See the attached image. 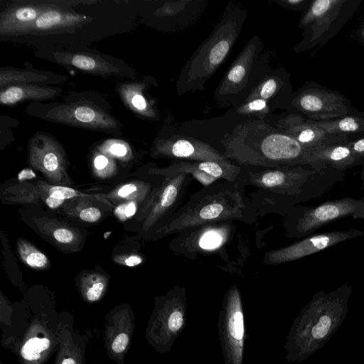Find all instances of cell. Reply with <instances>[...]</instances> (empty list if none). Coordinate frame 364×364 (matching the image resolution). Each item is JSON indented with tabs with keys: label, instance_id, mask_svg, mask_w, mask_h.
Instances as JSON below:
<instances>
[{
	"label": "cell",
	"instance_id": "cell-1",
	"mask_svg": "<svg viewBox=\"0 0 364 364\" xmlns=\"http://www.w3.org/2000/svg\"><path fill=\"white\" fill-rule=\"evenodd\" d=\"M224 156L240 164L267 168L306 165V151L293 138L263 119L237 125L221 139Z\"/></svg>",
	"mask_w": 364,
	"mask_h": 364
},
{
	"label": "cell",
	"instance_id": "cell-2",
	"mask_svg": "<svg viewBox=\"0 0 364 364\" xmlns=\"http://www.w3.org/2000/svg\"><path fill=\"white\" fill-rule=\"evenodd\" d=\"M352 289L345 284L330 293L321 291L302 308L285 344L286 358L301 362L322 348L345 320Z\"/></svg>",
	"mask_w": 364,
	"mask_h": 364
},
{
	"label": "cell",
	"instance_id": "cell-3",
	"mask_svg": "<svg viewBox=\"0 0 364 364\" xmlns=\"http://www.w3.org/2000/svg\"><path fill=\"white\" fill-rule=\"evenodd\" d=\"M245 16L240 9L227 11L208 38L183 67L177 81V92L202 90L205 82L223 63L235 42Z\"/></svg>",
	"mask_w": 364,
	"mask_h": 364
},
{
	"label": "cell",
	"instance_id": "cell-4",
	"mask_svg": "<svg viewBox=\"0 0 364 364\" xmlns=\"http://www.w3.org/2000/svg\"><path fill=\"white\" fill-rule=\"evenodd\" d=\"M210 186L193 196L158 232L165 236L212 223L241 218L245 206L237 190L222 186Z\"/></svg>",
	"mask_w": 364,
	"mask_h": 364
},
{
	"label": "cell",
	"instance_id": "cell-5",
	"mask_svg": "<svg viewBox=\"0 0 364 364\" xmlns=\"http://www.w3.org/2000/svg\"><path fill=\"white\" fill-rule=\"evenodd\" d=\"M220 346L225 364H242L245 326L242 299L237 287L224 298L218 320Z\"/></svg>",
	"mask_w": 364,
	"mask_h": 364
},
{
	"label": "cell",
	"instance_id": "cell-6",
	"mask_svg": "<svg viewBox=\"0 0 364 364\" xmlns=\"http://www.w3.org/2000/svg\"><path fill=\"white\" fill-rule=\"evenodd\" d=\"M290 102L301 113L299 114L315 122L336 119L353 110L347 98L317 85H305L292 97Z\"/></svg>",
	"mask_w": 364,
	"mask_h": 364
},
{
	"label": "cell",
	"instance_id": "cell-7",
	"mask_svg": "<svg viewBox=\"0 0 364 364\" xmlns=\"http://www.w3.org/2000/svg\"><path fill=\"white\" fill-rule=\"evenodd\" d=\"M28 162L55 185L70 184L64 149L50 134L38 132L30 139Z\"/></svg>",
	"mask_w": 364,
	"mask_h": 364
},
{
	"label": "cell",
	"instance_id": "cell-8",
	"mask_svg": "<svg viewBox=\"0 0 364 364\" xmlns=\"http://www.w3.org/2000/svg\"><path fill=\"white\" fill-rule=\"evenodd\" d=\"M47 120L107 133L119 132L121 124L102 109L85 103L59 104L46 109Z\"/></svg>",
	"mask_w": 364,
	"mask_h": 364
},
{
	"label": "cell",
	"instance_id": "cell-9",
	"mask_svg": "<svg viewBox=\"0 0 364 364\" xmlns=\"http://www.w3.org/2000/svg\"><path fill=\"white\" fill-rule=\"evenodd\" d=\"M363 234L364 232L359 230L350 229L314 235L289 245L268 252L264 259L266 264L271 265L292 262Z\"/></svg>",
	"mask_w": 364,
	"mask_h": 364
},
{
	"label": "cell",
	"instance_id": "cell-10",
	"mask_svg": "<svg viewBox=\"0 0 364 364\" xmlns=\"http://www.w3.org/2000/svg\"><path fill=\"white\" fill-rule=\"evenodd\" d=\"M152 154L156 157L191 161H230L208 144L191 136L180 135L156 140L152 148Z\"/></svg>",
	"mask_w": 364,
	"mask_h": 364
},
{
	"label": "cell",
	"instance_id": "cell-11",
	"mask_svg": "<svg viewBox=\"0 0 364 364\" xmlns=\"http://www.w3.org/2000/svg\"><path fill=\"white\" fill-rule=\"evenodd\" d=\"M262 48L259 38L256 36L252 37L218 85L215 93L218 102L230 101L244 90Z\"/></svg>",
	"mask_w": 364,
	"mask_h": 364
},
{
	"label": "cell",
	"instance_id": "cell-12",
	"mask_svg": "<svg viewBox=\"0 0 364 364\" xmlns=\"http://www.w3.org/2000/svg\"><path fill=\"white\" fill-rule=\"evenodd\" d=\"M46 58L56 63L72 66L88 73L102 76L133 77L130 68L119 65V62L109 60L97 53L83 50H52L48 51Z\"/></svg>",
	"mask_w": 364,
	"mask_h": 364
},
{
	"label": "cell",
	"instance_id": "cell-13",
	"mask_svg": "<svg viewBox=\"0 0 364 364\" xmlns=\"http://www.w3.org/2000/svg\"><path fill=\"white\" fill-rule=\"evenodd\" d=\"M275 127L295 139L307 152L316 147L349 141L327 133L315 121L299 114L289 113L275 122Z\"/></svg>",
	"mask_w": 364,
	"mask_h": 364
},
{
	"label": "cell",
	"instance_id": "cell-14",
	"mask_svg": "<svg viewBox=\"0 0 364 364\" xmlns=\"http://www.w3.org/2000/svg\"><path fill=\"white\" fill-rule=\"evenodd\" d=\"M190 175L178 173L166 176L162 185L150 197L145 207L146 216L143 229L149 230L173 208L179 205Z\"/></svg>",
	"mask_w": 364,
	"mask_h": 364
},
{
	"label": "cell",
	"instance_id": "cell-15",
	"mask_svg": "<svg viewBox=\"0 0 364 364\" xmlns=\"http://www.w3.org/2000/svg\"><path fill=\"white\" fill-rule=\"evenodd\" d=\"M240 171V167L231 161H181L173 162L165 168L156 169L154 172L166 176L178 173L188 174L206 188L220 179L233 182Z\"/></svg>",
	"mask_w": 364,
	"mask_h": 364
},
{
	"label": "cell",
	"instance_id": "cell-16",
	"mask_svg": "<svg viewBox=\"0 0 364 364\" xmlns=\"http://www.w3.org/2000/svg\"><path fill=\"white\" fill-rule=\"evenodd\" d=\"M363 208L364 199L343 198L326 201L306 210L299 219L296 230L301 234L311 233L336 220L353 217L356 211Z\"/></svg>",
	"mask_w": 364,
	"mask_h": 364
},
{
	"label": "cell",
	"instance_id": "cell-17",
	"mask_svg": "<svg viewBox=\"0 0 364 364\" xmlns=\"http://www.w3.org/2000/svg\"><path fill=\"white\" fill-rule=\"evenodd\" d=\"M91 20L90 16L73 11L66 9L65 6L56 3L43 12L18 36L57 33L65 30L78 28Z\"/></svg>",
	"mask_w": 364,
	"mask_h": 364
},
{
	"label": "cell",
	"instance_id": "cell-18",
	"mask_svg": "<svg viewBox=\"0 0 364 364\" xmlns=\"http://www.w3.org/2000/svg\"><path fill=\"white\" fill-rule=\"evenodd\" d=\"M54 1H41L11 6L0 16V34L4 36L20 35L46 10L55 5Z\"/></svg>",
	"mask_w": 364,
	"mask_h": 364
},
{
	"label": "cell",
	"instance_id": "cell-19",
	"mask_svg": "<svg viewBox=\"0 0 364 364\" xmlns=\"http://www.w3.org/2000/svg\"><path fill=\"white\" fill-rule=\"evenodd\" d=\"M231 224L212 223L196 227L190 234H183L185 246L191 252H213L223 247L230 236Z\"/></svg>",
	"mask_w": 364,
	"mask_h": 364
},
{
	"label": "cell",
	"instance_id": "cell-20",
	"mask_svg": "<svg viewBox=\"0 0 364 364\" xmlns=\"http://www.w3.org/2000/svg\"><path fill=\"white\" fill-rule=\"evenodd\" d=\"M10 200L14 202L37 201L38 198L44 202L50 208H58L65 200L75 198H91L92 196L83 194L69 186L49 185L39 181L33 191L21 189L12 191Z\"/></svg>",
	"mask_w": 364,
	"mask_h": 364
},
{
	"label": "cell",
	"instance_id": "cell-21",
	"mask_svg": "<svg viewBox=\"0 0 364 364\" xmlns=\"http://www.w3.org/2000/svg\"><path fill=\"white\" fill-rule=\"evenodd\" d=\"M307 171L299 166H282L249 173L251 183L259 188L277 192L289 191L301 181Z\"/></svg>",
	"mask_w": 364,
	"mask_h": 364
},
{
	"label": "cell",
	"instance_id": "cell-22",
	"mask_svg": "<svg viewBox=\"0 0 364 364\" xmlns=\"http://www.w3.org/2000/svg\"><path fill=\"white\" fill-rule=\"evenodd\" d=\"M349 142L323 145L307 151L306 164L318 168L323 166L339 169L349 168L360 160Z\"/></svg>",
	"mask_w": 364,
	"mask_h": 364
},
{
	"label": "cell",
	"instance_id": "cell-23",
	"mask_svg": "<svg viewBox=\"0 0 364 364\" xmlns=\"http://www.w3.org/2000/svg\"><path fill=\"white\" fill-rule=\"evenodd\" d=\"M62 89L36 84H15L0 90V103L12 105L26 100H47L59 95Z\"/></svg>",
	"mask_w": 364,
	"mask_h": 364
},
{
	"label": "cell",
	"instance_id": "cell-24",
	"mask_svg": "<svg viewBox=\"0 0 364 364\" xmlns=\"http://www.w3.org/2000/svg\"><path fill=\"white\" fill-rule=\"evenodd\" d=\"M142 83H123L118 86V92L125 105L134 113L146 119H156L153 105L144 95Z\"/></svg>",
	"mask_w": 364,
	"mask_h": 364
},
{
	"label": "cell",
	"instance_id": "cell-25",
	"mask_svg": "<svg viewBox=\"0 0 364 364\" xmlns=\"http://www.w3.org/2000/svg\"><path fill=\"white\" fill-rule=\"evenodd\" d=\"M327 133L349 141L353 136L364 134V112L349 113L346 116L323 122H316Z\"/></svg>",
	"mask_w": 364,
	"mask_h": 364
},
{
	"label": "cell",
	"instance_id": "cell-26",
	"mask_svg": "<svg viewBox=\"0 0 364 364\" xmlns=\"http://www.w3.org/2000/svg\"><path fill=\"white\" fill-rule=\"evenodd\" d=\"M46 73L18 69H4L0 70L1 89L15 84H32L33 82H52Z\"/></svg>",
	"mask_w": 364,
	"mask_h": 364
},
{
	"label": "cell",
	"instance_id": "cell-27",
	"mask_svg": "<svg viewBox=\"0 0 364 364\" xmlns=\"http://www.w3.org/2000/svg\"><path fill=\"white\" fill-rule=\"evenodd\" d=\"M150 191L149 184L142 182L128 183L117 188L104 198H109L116 202L141 201Z\"/></svg>",
	"mask_w": 364,
	"mask_h": 364
},
{
	"label": "cell",
	"instance_id": "cell-28",
	"mask_svg": "<svg viewBox=\"0 0 364 364\" xmlns=\"http://www.w3.org/2000/svg\"><path fill=\"white\" fill-rule=\"evenodd\" d=\"M285 85L284 79L277 75L267 76L246 97L245 101L262 99L269 102Z\"/></svg>",
	"mask_w": 364,
	"mask_h": 364
},
{
	"label": "cell",
	"instance_id": "cell-29",
	"mask_svg": "<svg viewBox=\"0 0 364 364\" xmlns=\"http://www.w3.org/2000/svg\"><path fill=\"white\" fill-rule=\"evenodd\" d=\"M17 250L23 263L31 268L44 269L48 266V257L29 242L23 239L18 240Z\"/></svg>",
	"mask_w": 364,
	"mask_h": 364
},
{
	"label": "cell",
	"instance_id": "cell-30",
	"mask_svg": "<svg viewBox=\"0 0 364 364\" xmlns=\"http://www.w3.org/2000/svg\"><path fill=\"white\" fill-rule=\"evenodd\" d=\"M343 1L338 0H317L312 2L300 24L304 26L312 21L323 20L330 11Z\"/></svg>",
	"mask_w": 364,
	"mask_h": 364
},
{
	"label": "cell",
	"instance_id": "cell-31",
	"mask_svg": "<svg viewBox=\"0 0 364 364\" xmlns=\"http://www.w3.org/2000/svg\"><path fill=\"white\" fill-rule=\"evenodd\" d=\"M270 112L269 102L262 99L244 101L236 109L237 114L255 115L258 117L259 119L263 120L264 117Z\"/></svg>",
	"mask_w": 364,
	"mask_h": 364
},
{
	"label": "cell",
	"instance_id": "cell-32",
	"mask_svg": "<svg viewBox=\"0 0 364 364\" xmlns=\"http://www.w3.org/2000/svg\"><path fill=\"white\" fill-rule=\"evenodd\" d=\"M82 282L87 300L90 301L98 300L105 287L106 280L105 277L99 274H91L84 277Z\"/></svg>",
	"mask_w": 364,
	"mask_h": 364
},
{
	"label": "cell",
	"instance_id": "cell-33",
	"mask_svg": "<svg viewBox=\"0 0 364 364\" xmlns=\"http://www.w3.org/2000/svg\"><path fill=\"white\" fill-rule=\"evenodd\" d=\"M50 341L46 338H31L21 348L22 357L28 360H38L41 353L48 348Z\"/></svg>",
	"mask_w": 364,
	"mask_h": 364
},
{
	"label": "cell",
	"instance_id": "cell-34",
	"mask_svg": "<svg viewBox=\"0 0 364 364\" xmlns=\"http://www.w3.org/2000/svg\"><path fill=\"white\" fill-rule=\"evenodd\" d=\"M48 234L54 241L62 245H73L79 240V235L74 230L63 225H57Z\"/></svg>",
	"mask_w": 364,
	"mask_h": 364
},
{
	"label": "cell",
	"instance_id": "cell-35",
	"mask_svg": "<svg viewBox=\"0 0 364 364\" xmlns=\"http://www.w3.org/2000/svg\"><path fill=\"white\" fill-rule=\"evenodd\" d=\"M103 154L108 156L125 159L131 154L129 144L122 140L109 139L106 141L101 146Z\"/></svg>",
	"mask_w": 364,
	"mask_h": 364
},
{
	"label": "cell",
	"instance_id": "cell-36",
	"mask_svg": "<svg viewBox=\"0 0 364 364\" xmlns=\"http://www.w3.org/2000/svg\"><path fill=\"white\" fill-rule=\"evenodd\" d=\"M77 217L86 223H95L102 217V211L94 205H82L77 207L75 211Z\"/></svg>",
	"mask_w": 364,
	"mask_h": 364
},
{
	"label": "cell",
	"instance_id": "cell-37",
	"mask_svg": "<svg viewBox=\"0 0 364 364\" xmlns=\"http://www.w3.org/2000/svg\"><path fill=\"white\" fill-rule=\"evenodd\" d=\"M138 201L120 203L114 209V213L120 220H126L135 215L137 210Z\"/></svg>",
	"mask_w": 364,
	"mask_h": 364
},
{
	"label": "cell",
	"instance_id": "cell-38",
	"mask_svg": "<svg viewBox=\"0 0 364 364\" xmlns=\"http://www.w3.org/2000/svg\"><path fill=\"white\" fill-rule=\"evenodd\" d=\"M93 166L97 173L100 176L107 175L112 170L113 164L111 159L105 154L96 155L93 160Z\"/></svg>",
	"mask_w": 364,
	"mask_h": 364
},
{
	"label": "cell",
	"instance_id": "cell-39",
	"mask_svg": "<svg viewBox=\"0 0 364 364\" xmlns=\"http://www.w3.org/2000/svg\"><path fill=\"white\" fill-rule=\"evenodd\" d=\"M129 343V338L125 333H120L114 340L112 348L115 353H122L125 350Z\"/></svg>",
	"mask_w": 364,
	"mask_h": 364
},
{
	"label": "cell",
	"instance_id": "cell-40",
	"mask_svg": "<svg viewBox=\"0 0 364 364\" xmlns=\"http://www.w3.org/2000/svg\"><path fill=\"white\" fill-rule=\"evenodd\" d=\"M119 262L123 264L124 265L128 267H134L141 264L143 261L141 257L138 255H130L127 256L120 257L119 259Z\"/></svg>",
	"mask_w": 364,
	"mask_h": 364
},
{
	"label": "cell",
	"instance_id": "cell-41",
	"mask_svg": "<svg viewBox=\"0 0 364 364\" xmlns=\"http://www.w3.org/2000/svg\"><path fill=\"white\" fill-rule=\"evenodd\" d=\"M349 145L360 159L364 158V137L350 141Z\"/></svg>",
	"mask_w": 364,
	"mask_h": 364
},
{
	"label": "cell",
	"instance_id": "cell-42",
	"mask_svg": "<svg viewBox=\"0 0 364 364\" xmlns=\"http://www.w3.org/2000/svg\"><path fill=\"white\" fill-rule=\"evenodd\" d=\"M278 3L287 6L289 7L293 6H301L302 4L306 3L305 0H280L277 1Z\"/></svg>",
	"mask_w": 364,
	"mask_h": 364
},
{
	"label": "cell",
	"instance_id": "cell-43",
	"mask_svg": "<svg viewBox=\"0 0 364 364\" xmlns=\"http://www.w3.org/2000/svg\"><path fill=\"white\" fill-rule=\"evenodd\" d=\"M36 175L31 169H24L21 171L18 174V179L24 180L25 178H35Z\"/></svg>",
	"mask_w": 364,
	"mask_h": 364
},
{
	"label": "cell",
	"instance_id": "cell-44",
	"mask_svg": "<svg viewBox=\"0 0 364 364\" xmlns=\"http://www.w3.org/2000/svg\"><path fill=\"white\" fill-rule=\"evenodd\" d=\"M353 218L355 219H364V208L356 211Z\"/></svg>",
	"mask_w": 364,
	"mask_h": 364
},
{
	"label": "cell",
	"instance_id": "cell-45",
	"mask_svg": "<svg viewBox=\"0 0 364 364\" xmlns=\"http://www.w3.org/2000/svg\"><path fill=\"white\" fill-rule=\"evenodd\" d=\"M61 364H76V363L73 358H65Z\"/></svg>",
	"mask_w": 364,
	"mask_h": 364
},
{
	"label": "cell",
	"instance_id": "cell-46",
	"mask_svg": "<svg viewBox=\"0 0 364 364\" xmlns=\"http://www.w3.org/2000/svg\"><path fill=\"white\" fill-rule=\"evenodd\" d=\"M361 179L364 183V167L363 168L362 171H361Z\"/></svg>",
	"mask_w": 364,
	"mask_h": 364
}]
</instances>
